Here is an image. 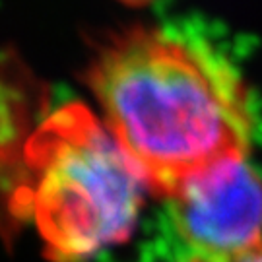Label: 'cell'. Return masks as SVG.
Instances as JSON below:
<instances>
[{
    "mask_svg": "<svg viewBox=\"0 0 262 262\" xmlns=\"http://www.w3.org/2000/svg\"><path fill=\"white\" fill-rule=\"evenodd\" d=\"M192 254H225L262 241V179L247 159L231 163L169 200Z\"/></svg>",
    "mask_w": 262,
    "mask_h": 262,
    "instance_id": "obj_3",
    "label": "cell"
},
{
    "mask_svg": "<svg viewBox=\"0 0 262 262\" xmlns=\"http://www.w3.org/2000/svg\"><path fill=\"white\" fill-rule=\"evenodd\" d=\"M88 84L107 128L158 196L171 200L249 156L253 117L243 82L200 43L128 29L97 51Z\"/></svg>",
    "mask_w": 262,
    "mask_h": 262,
    "instance_id": "obj_1",
    "label": "cell"
},
{
    "mask_svg": "<svg viewBox=\"0 0 262 262\" xmlns=\"http://www.w3.org/2000/svg\"><path fill=\"white\" fill-rule=\"evenodd\" d=\"M185 262H262V241L225 254H190Z\"/></svg>",
    "mask_w": 262,
    "mask_h": 262,
    "instance_id": "obj_4",
    "label": "cell"
},
{
    "mask_svg": "<svg viewBox=\"0 0 262 262\" xmlns=\"http://www.w3.org/2000/svg\"><path fill=\"white\" fill-rule=\"evenodd\" d=\"M124 4H128V6H144V4H150L151 0H121Z\"/></svg>",
    "mask_w": 262,
    "mask_h": 262,
    "instance_id": "obj_5",
    "label": "cell"
},
{
    "mask_svg": "<svg viewBox=\"0 0 262 262\" xmlns=\"http://www.w3.org/2000/svg\"><path fill=\"white\" fill-rule=\"evenodd\" d=\"M14 206L29 217L53 262H84L132 233L146 183L85 105L43 119L21 148Z\"/></svg>",
    "mask_w": 262,
    "mask_h": 262,
    "instance_id": "obj_2",
    "label": "cell"
}]
</instances>
